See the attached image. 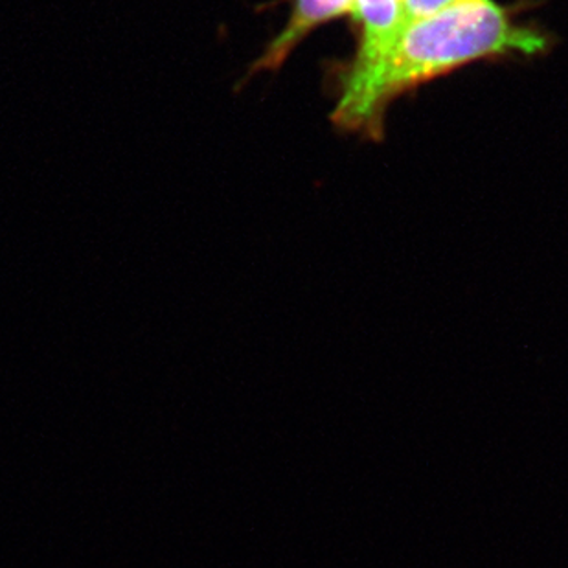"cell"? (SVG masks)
Returning a JSON list of instances; mask_svg holds the SVG:
<instances>
[{
	"mask_svg": "<svg viewBox=\"0 0 568 568\" xmlns=\"http://www.w3.org/2000/svg\"><path fill=\"white\" fill-rule=\"evenodd\" d=\"M458 0H402L403 17L407 22L419 21L436 16L456 4Z\"/></svg>",
	"mask_w": 568,
	"mask_h": 568,
	"instance_id": "4",
	"label": "cell"
},
{
	"mask_svg": "<svg viewBox=\"0 0 568 568\" xmlns=\"http://www.w3.org/2000/svg\"><path fill=\"white\" fill-rule=\"evenodd\" d=\"M354 13V0H295L293 16L284 30L265 47L262 55L248 67L247 74L237 87H243L251 78L262 72H278L291 52L306 39L307 33L322 22L335 17Z\"/></svg>",
	"mask_w": 568,
	"mask_h": 568,
	"instance_id": "2",
	"label": "cell"
},
{
	"mask_svg": "<svg viewBox=\"0 0 568 568\" xmlns=\"http://www.w3.org/2000/svg\"><path fill=\"white\" fill-rule=\"evenodd\" d=\"M355 21L361 27V49L352 69L376 63L405 27L402 0H354Z\"/></svg>",
	"mask_w": 568,
	"mask_h": 568,
	"instance_id": "3",
	"label": "cell"
},
{
	"mask_svg": "<svg viewBox=\"0 0 568 568\" xmlns=\"http://www.w3.org/2000/svg\"><path fill=\"white\" fill-rule=\"evenodd\" d=\"M548 39L515 27L494 0H458L436 16L407 22L376 63L349 70L333 122L377 133L392 98L422 81L495 55L539 54Z\"/></svg>",
	"mask_w": 568,
	"mask_h": 568,
	"instance_id": "1",
	"label": "cell"
}]
</instances>
